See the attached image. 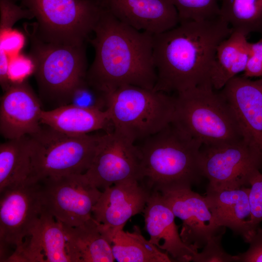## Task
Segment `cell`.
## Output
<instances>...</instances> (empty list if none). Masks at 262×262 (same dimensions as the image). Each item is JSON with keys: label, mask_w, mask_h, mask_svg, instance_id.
Wrapping results in <instances>:
<instances>
[{"label": "cell", "mask_w": 262, "mask_h": 262, "mask_svg": "<svg viewBox=\"0 0 262 262\" xmlns=\"http://www.w3.org/2000/svg\"><path fill=\"white\" fill-rule=\"evenodd\" d=\"M44 208L62 224L78 226L92 218L102 191L83 174L48 178L39 181Z\"/></svg>", "instance_id": "11"}, {"label": "cell", "mask_w": 262, "mask_h": 262, "mask_svg": "<svg viewBox=\"0 0 262 262\" xmlns=\"http://www.w3.org/2000/svg\"><path fill=\"white\" fill-rule=\"evenodd\" d=\"M220 16L232 31L262 34V0H220Z\"/></svg>", "instance_id": "26"}, {"label": "cell", "mask_w": 262, "mask_h": 262, "mask_svg": "<svg viewBox=\"0 0 262 262\" xmlns=\"http://www.w3.org/2000/svg\"><path fill=\"white\" fill-rule=\"evenodd\" d=\"M219 91L233 113L243 139L262 157V78L236 76Z\"/></svg>", "instance_id": "14"}, {"label": "cell", "mask_w": 262, "mask_h": 262, "mask_svg": "<svg viewBox=\"0 0 262 262\" xmlns=\"http://www.w3.org/2000/svg\"><path fill=\"white\" fill-rule=\"evenodd\" d=\"M176 8L179 22L201 21L220 16V0H170Z\"/></svg>", "instance_id": "27"}, {"label": "cell", "mask_w": 262, "mask_h": 262, "mask_svg": "<svg viewBox=\"0 0 262 262\" xmlns=\"http://www.w3.org/2000/svg\"><path fill=\"white\" fill-rule=\"evenodd\" d=\"M10 262H72L62 223L43 206L38 220Z\"/></svg>", "instance_id": "18"}, {"label": "cell", "mask_w": 262, "mask_h": 262, "mask_svg": "<svg viewBox=\"0 0 262 262\" xmlns=\"http://www.w3.org/2000/svg\"><path fill=\"white\" fill-rule=\"evenodd\" d=\"M69 104L87 109L105 111L107 108L108 94L95 87L84 77L73 88Z\"/></svg>", "instance_id": "28"}, {"label": "cell", "mask_w": 262, "mask_h": 262, "mask_svg": "<svg viewBox=\"0 0 262 262\" xmlns=\"http://www.w3.org/2000/svg\"><path fill=\"white\" fill-rule=\"evenodd\" d=\"M13 82L10 75V65L6 49L0 45V84L3 92L9 88Z\"/></svg>", "instance_id": "34"}, {"label": "cell", "mask_w": 262, "mask_h": 262, "mask_svg": "<svg viewBox=\"0 0 262 262\" xmlns=\"http://www.w3.org/2000/svg\"><path fill=\"white\" fill-rule=\"evenodd\" d=\"M121 22L153 35L179 23L177 11L170 0H96Z\"/></svg>", "instance_id": "17"}, {"label": "cell", "mask_w": 262, "mask_h": 262, "mask_svg": "<svg viewBox=\"0 0 262 262\" xmlns=\"http://www.w3.org/2000/svg\"><path fill=\"white\" fill-rule=\"evenodd\" d=\"M250 188L213 189L205 196L214 218L220 227L228 228L245 240L254 230L251 224Z\"/></svg>", "instance_id": "20"}, {"label": "cell", "mask_w": 262, "mask_h": 262, "mask_svg": "<svg viewBox=\"0 0 262 262\" xmlns=\"http://www.w3.org/2000/svg\"><path fill=\"white\" fill-rule=\"evenodd\" d=\"M149 241L167 253L173 262H192L198 252L182 240L172 210L162 194L151 192L143 212Z\"/></svg>", "instance_id": "19"}, {"label": "cell", "mask_w": 262, "mask_h": 262, "mask_svg": "<svg viewBox=\"0 0 262 262\" xmlns=\"http://www.w3.org/2000/svg\"><path fill=\"white\" fill-rule=\"evenodd\" d=\"M24 29L30 41V56L40 97L57 107L68 104L73 88L88 70L86 44L44 41L37 35L33 23L25 25Z\"/></svg>", "instance_id": "5"}, {"label": "cell", "mask_w": 262, "mask_h": 262, "mask_svg": "<svg viewBox=\"0 0 262 262\" xmlns=\"http://www.w3.org/2000/svg\"><path fill=\"white\" fill-rule=\"evenodd\" d=\"M141 152L138 146L114 129L103 134L92 163L84 173L100 190L121 181H141Z\"/></svg>", "instance_id": "12"}, {"label": "cell", "mask_w": 262, "mask_h": 262, "mask_svg": "<svg viewBox=\"0 0 262 262\" xmlns=\"http://www.w3.org/2000/svg\"><path fill=\"white\" fill-rule=\"evenodd\" d=\"M216 91L209 83L175 96L172 123L202 145L232 143L243 139L229 106Z\"/></svg>", "instance_id": "4"}, {"label": "cell", "mask_w": 262, "mask_h": 262, "mask_svg": "<svg viewBox=\"0 0 262 262\" xmlns=\"http://www.w3.org/2000/svg\"><path fill=\"white\" fill-rule=\"evenodd\" d=\"M175 103L169 94L127 85L108 94L107 110L114 130L135 144L172 122Z\"/></svg>", "instance_id": "6"}, {"label": "cell", "mask_w": 262, "mask_h": 262, "mask_svg": "<svg viewBox=\"0 0 262 262\" xmlns=\"http://www.w3.org/2000/svg\"><path fill=\"white\" fill-rule=\"evenodd\" d=\"M242 76L248 78L262 76V34L258 41L250 43L248 59Z\"/></svg>", "instance_id": "33"}, {"label": "cell", "mask_w": 262, "mask_h": 262, "mask_svg": "<svg viewBox=\"0 0 262 262\" xmlns=\"http://www.w3.org/2000/svg\"><path fill=\"white\" fill-rule=\"evenodd\" d=\"M140 142L141 181L151 192L191 188L203 177L202 144L172 122Z\"/></svg>", "instance_id": "3"}, {"label": "cell", "mask_w": 262, "mask_h": 262, "mask_svg": "<svg viewBox=\"0 0 262 262\" xmlns=\"http://www.w3.org/2000/svg\"><path fill=\"white\" fill-rule=\"evenodd\" d=\"M18 0L36 19L33 23L39 37L60 44H86L103 8L96 0Z\"/></svg>", "instance_id": "8"}, {"label": "cell", "mask_w": 262, "mask_h": 262, "mask_svg": "<svg viewBox=\"0 0 262 262\" xmlns=\"http://www.w3.org/2000/svg\"><path fill=\"white\" fill-rule=\"evenodd\" d=\"M0 194V261L6 262L9 250L11 257L21 247L43 204L40 181L30 178L5 187Z\"/></svg>", "instance_id": "9"}, {"label": "cell", "mask_w": 262, "mask_h": 262, "mask_svg": "<svg viewBox=\"0 0 262 262\" xmlns=\"http://www.w3.org/2000/svg\"><path fill=\"white\" fill-rule=\"evenodd\" d=\"M262 166V157L243 139L232 143L202 145L200 168L207 187L236 188L250 186Z\"/></svg>", "instance_id": "10"}, {"label": "cell", "mask_w": 262, "mask_h": 262, "mask_svg": "<svg viewBox=\"0 0 262 262\" xmlns=\"http://www.w3.org/2000/svg\"><path fill=\"white\" fill-rule=\"evenodd\" d=\"M250 186V224L252 229L255 230L262 221V172L260 171L255 175Z\"/></svg>", "instance_id": "31"}, {"label": "cell", "mask_w": 262, "mask_h": 262, "mask_svg": "<svg viewBox=\"0 0 262 262\" xmlns=\"http://www.w3.org/2000/svg\"><path fill=\"white\" fill-rule=\"evenodd\" d=\"M98 225L118 262H173L167 253L145 238L138 226H134L133 231L129 232L107 228L99 223Z\"/></svg>", "instance_id": "23"}, {"label": "cell", "mask_w": 262, "mask_h": 262, "mask_svg": "<svg viewBox=\"0 0 262 262\" xmlns=\"http://www.w3.org/2000/svg\"><path fill=\"white\" fill-rule=\"evenodd\" d=\"M245 241L249 246L246 251L237 255L238 262H262V228L257 227Z\"/></svg>", "instance_id": "32"}, {"label": "cell", "mask_w": 262, "mask_h": 262, "mask_svg": "<svg viewBox=\"0 0 262 262\" xmlns=\"http://www.w3.org/2000/svg\"><path fill=\"white\" fill-rule=\"evenodd\" d=\"M72 262H113L111 246L92 217L76 227L63 224Z\"/></svg>", "instance_id": "22"}, {"label": "cell", "mask_w": 262, "mask_h": 262, "mask_svg": "<svg viewBox=\"0 0 262 262\" xmlns=\"http://www.w3.org/2000/svg\"><path fill=\"white\" fill-rule=\"evenodd\" d=\"M40 99L28 82L13 81L0 100V133L7 140L31 135L41 128Z\"/></svg>", "instance_id": "15"}, {"label": "cell", "mask_w": 262, "mask_h": 262, "mask_svg": "<svg viewBox=\"0 0 262 262\" xmlns=\"http://www.w3.org/2000/svg\"><path fill=\"white\" fill-rule=\"evenodd\" d=\"M246 36L232 31L219 44L211 73V82L214 89L221 90L231 79L245 71L250 48Z\"/></svg>", "instance_id": "24"}, {"label": "cell", "mask_w": 262, "mask_h": 262, "mask_svg": "<svg viewBox=\"0 0 262 262\" xmlns=\"http://www.w3.org/2000/svg\"><path fill=\"white\" fill-rule=\"evenodd\" d=\"M30 135L32 141L30 178L83 174L90 166L103 134L71 135L47 126Z\"/></svg>", "instance_id": "7"}, {"label": "cell", "mask_w": 262, "mask_h": 262, "mask_svg": "<svg viewBox=\"0 0 262 262\" xmlns=\"http://www.w3.org/2000/svg\"><path fill=\"white\" fill-rule=\"evenodd\" d=\"M225 228L210 238L202 248L193 257L194 262H238L237 255H231L227 252L222 245V239Z\"/></svg>", "instance_id": "29"}, {"label": "cell", "mask_w": 262, "mask_h": 262, "mask_svg": "<svg viewBox=\"0 0 262 262\" xmlns=\"http://www.w3.org/2000/svg\"><path fill=\"white\" fill-rule=\"evenodd\" d=\"M175 216L182 221V241L196 251L225 227L217 224L205 196L185 188L161 193Z\"/></svg>", "instance_id": "13"}, {"label": "cell", "mask_w": 262, "mask_h": 262, "mask_svg": "<svg viewBox=\"0 0 262 262\" xmlns=\"http://www.w3.org/2000/svg\"><path fill=\"white\" fill-rule=\"evenodd\" d=\"M102 8L94 36L88 40L95 57L86 79L107 94L127 85L153 89L157 80L153 35L121 22Z\"/></svg>", "instance_id": "2"}, {"label": "cell", "mask_w": 262, "mask_h": 262, "mask_svg": "<svg viewBox=\"0 0 262 262\" xmlns=\"http://www.w3.org/2000/svg\"><path fill=\"white\" fill-rule=\"evenodd\" d=\"M30 135L7 140L0 145V191L28 179L32 171Z\"/></svg>", "instance_id": "25"}, {"label": "cell", "mask_w": 262, "mask_h": 262, "mask_svg": "<svg viewBox=\"0 0 262 262\" xmlns=\"http://www.w3.org/2000/svg\"><path fill=\"white\" fill-rule=\"evenodd\" d=\"M151 191L136 179L121 181L104 189L92 209V217L104 226L123 229L132 216L143 213Z\"/></svg>", "instance_id": "16"}, {"label": "cell", "mask_w": 262, "mask_h": 262, "mask_svg": "<svg viewBox=\"0 0 262 262\" xmlns=\"http://www.w3.org/2000/svg\"><path fill=\"white\" fill-rule=\"evenodd\" d=\"M232 32L219 16L180 22L171 29L153 35L157 74L153 89L177 94L211 84V73L217 48Z\"/></svg>", "instance_id": "1"}, {"label": "cell", "mask_w": 262, "mask_h": 262, "mask_svg": "<svg viewBox=\"0 0 262 262\" xmlns=\"http://www.w3.org/2000/svg\"><path fill=\"white\" fill-rule=\"evenodd\" d=\"M0 38L19 20L34 18L29 10L17 5L16 0H0Z\"/></svg>", "instance_id": "30"}, {"label": "cell", "mask_w": 262, "mask_h": 262, "mask_svg": "<svg viewBox=\"0 0 262 262\" xmlns=\"http://www.w3.org/2000/svg\"><path fill=\"white\" fill-rule=\"evenodd\" d=\"M41 124L59 132L81 135L99 130L112 131L114 128L107 110L87 109L72 104L42 110Z\"/></svg>", "instance_id": "21"}]
</instances>
